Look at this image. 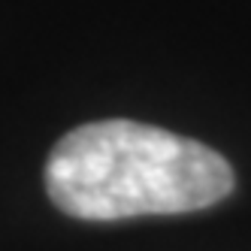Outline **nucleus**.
I'll return each mask as SVG.
<instances>
[{"label":"nucleus","instance_id":"obj_1","mask_svg":"<svg viewBox=\"0 0 251 251\" xmlns=\"http://www.w3.org/2000/svg\"><path fill=\"white\" fill-rule=\"evenodd\" d=\"M46 191L82 221L178 215L233 191L230 164L209 146L139 121H91L49 154Z\"/></svg>","mask_w":251,"mask_h":251}]
</instances>
